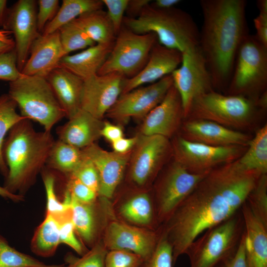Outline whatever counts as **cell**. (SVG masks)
I'll return each mask as SVG.
<instances>
[{
    "label": "cell",
    "instance_id": "4",
    "mask_svg": "<svg viewBox=\"0 0 267 267\" xmlns=\"http://www.w3.org/2000/svg\"><path fill=\"white\" fill-rule=\"evenodd\" d=\"M123 25L137 34L153 33L159 44L181 53L198 46L199 30L193 17L176 7L162 9L149 4L137 17L125 16Z\"/></svg>",
    "mask_w": 267,
    "mask_h": 267
},
{
    "label": "cell",
    "instance_id": "20",
    "mask_svg": "<svg viewBox=\"0 0 267 267\" xmlns=\"http://www.w3.org/2000/svg\"><path fill=\"white\" fill-rule=\"evenodd\" d=\"M184 119L181 100L173 85L162 101L143 119L139 134L170 139L176 135Z\"/></svg>",
    "mask_w": 267,
    "mask_h": 267
},
{
    "label": "cell",
    "instance_id": "35",
    "mask_svg": "<svg viewBox=\"0 0 267 267\" xmlns=\"http://www.w3.org/2000/svg\"><path fill=\"white\" fill-rule=\"evenodd\" d=\"M0 267H67V266L45 264L11 247L0 235Z\"/></svg>",
    "mask_w": 267,
    "mask_h": 267
},
{
    "label": "cell",
    "instance_id": "9",
    "mask_svg": "<svg viewBox=\"0 0 267 267\" xmlns=\"http://www.w3.org/2000/svg\"><path fill=\"white\" fill-rule=\"evenodd\" d=\"M157 43L154 34H137L123 25L97 74L116 73L127 79L134 77L145 66L150 51Z\"/></svg>",
    "mask_w": 267,
    "mask_h": 267
},
{
    "label": "cell",
    "instance_id": "42",
    "mask_svg": "<svg viewBox=\"0 0 267 267\" xmlns=\"http://www.w3.org/2000/svg\"><path fill=\"white\" fill-rule=\"evenodd\" d=\"M69 175L77 178L98 194L100 178L98 171L92 161L84 154L79 164Z\"/></svg>",
    "mask_w": 267,
    "mask_h": 267
},
{
    "label": "cell",
    "instance_id": "43",
    "mask_svg": "<svg viewBox=\"0 0 267 267\" xmlns=\"http://www.w3.org/2000/svg\"><path fill=\"white\" fill-rule=\"evenodd\" d=\"M143 259L135 253L121 250L108 251L105 267H138Z\"/></svg>",
    "mask_w": 267,
    "mask_h": 267
},
{
    "label": "cell",
    "instance_id": "7",
    "mask_svg": "<svg viewBox=\"0 0 267 267\" xmlns=\"http://www.w3.org/2000/svg\"><path fill=\"white\" fill-rule=\"evenodd\" d=\"M263 111L254 100L212 90L193 101L185 119L206 120L237 130L248 127Z\"/></svg>",
    "mask_w": 267,
    "mask_h": 267
},
{
    "label": "cell",
    "instance_id": "58",
    "mask_svg": "<svg viewBox=\"0 0 267 267\" xmlns=\"http://www.w3.org/2000/svg\"><path fill=\"white\" fill-rule=\"evenodd\" d=\"M224 265V264H223ZM223 265H222L221 266L219 267H224V266Z\"/></svg>",
    "mask_w": 267,
    "mask_h": 267
},
{
    "label": "cell",
    "instance_id": "10",
    "mask_svg": "<svg viewBox=\"0 0 267 267\" xmlns=\"http://www.w3.org/2000/svg\"><path fill=\"white\" fill-rule=\"evenodd\" d=\"M127 169L129 186L151 189L158 175L172 156L169 139L159 135L138 134Z\"/></svg>",
    "mask_w": 267,
    "mask_h": 267
},
{
    "label": "cell",
    "instance_id": "49",
    "mask_svg": "<svg viewBox=\"0 0 267 267\" xmlns=\"http://www.w3.org/2000/svg\"><path fill=\"white\" fill-rule=\"evenodd\" d=\"M223 266L224 267H247L244 230L236 252L224 263Z\"/></svg>",
    "mask_w": 267,
    "mask_h": 267
},
{
    "label": "cell",
    "instance_id": "23",
    "mask_svg": "<svg viewBox=\"0 0 267 267\" xmlns=\"http://www.w3.org/2000/svg\"><path fill=\"white\" fill-rule=\"evenodd\" d=\"M182 53L157 43L152 48L148 61L142 70L134 77L125 79L122 94L135 88L154 83L171 74L180 65Z\"/></svg>",
    "mask_w": 267,
    "mask_h": 267
},
{
    "label": "cell",
    "instance_id": "31",
    "mask_svg": "<svg viewBox=\"0 0 267 267\" xmlns=\"http://www.w3.org/2000/svg\"><path fill=\"white\" fill-rule=\"evenodd\" d=\"M60 243L58 220L54 216L46 213L44 220L33 235L31 250L37 255L49 257L54 255Z\"/></svg>",
    "mask_w": 267,
    "mask_h": 267
},
{
    "label": "cell",
    "instance_id": "53",
    "mask_svg": "<svg viewBox=\"0 0 267 267\" xmlns=\"http://www.w3.org/2000/svg\"><path fill=\"white\" fill-rule=\"evenodd\" d=\"M181 2L179 0H156L150 2V5L153 7L162 9H169Z\"/></svg>",
    "mask_w": 267,
    "mask_h": 267
},
{
    "label": "cell",
    "instance_id": "27",
    "mask_svg": "<svg viewBox=\"0 0 267 267\" xmlns=\"http://www.w3.org/2000/svg\"><path fill=\"white\" fill-rule=\"evenodd\" d=\"M240 211L244 224L247 267H267V226L246 202Z\"/></svg>",
    "mask_w": 267,
    "mask_h": 267
},
{
    "label": "cell",
    "instance_id": "15",
    "mask_svg": "<svg viewBox=\"0 0 267 267\" xmlns=\"http://www.w3.org/2000/svg\"><path fill=\"white\" fill-rule=\"evenodd\" d=\"M161 233L156 230L131 225L116 219L108 220L102 236V242L108 251L121 250L148 258L154 251Z\"/></svg>",
    "mask_w": 267,
    "mask_h": 267
},
{
    "label": "cell",
    "instance_id": "41",
    "mask_svg": "<svg viewBox=\"0 0 267 267\" xmlns=\"http://www.w3.org/2000/svg\"><path fill=\"white\" fill-rule=\"evenodd\" d=\"M173 266L172 246L161 230L159 241L153 253L148 258L143 260L138 267H173Z\"/></svg>",
    "mask_w": 267,
    "mask_h": 267
},
{
    "label": "cell",
    "instance_id": "57",
    "mask_svg": "<svg viewBox=\"0 0 267 267\" xmlns=\"http://www.w3.org/2000/svg\"><path fill=\"white\" fill-rule=\"evenodd\" d=\"M11 32L9 31L3 29L0 30V40L7 41L13 40L11 37Z\"/></svg>",
    "mask_w": 267,
    "mask_h": 267
},
{
    "label": "cell",
    "instance_id": "45",
    "mask_svg": "<svg viewBox=\"0 0 267 267\" xmlns=\"http://www.w3.org/2000/svg\"><path fill=\"white\" fill-rule=\"evenodd\" d=\"M107 7V15L111 21L116 36L123 26L124 14L129 0H102Z\"/></svg>",
    "mask_w": 267,
    "mask_h": 267
},
{
    "label": "cell",
    "instance_id": "51",
    "mask_svg": "<svg viewBox=\"0 0 267 267\" xmlns=\"http://www.w3.org/2000/svg\"><path fill=\"white\" fill-rule=\"evenodd\" d=\"M138 135L133 137H122L111 143L113 151L120 154H126L132 151L135 145Z\"/></svg>",
    "mask_w": 267,
    "mask_h": 267
},
{
    "label": "cell",
    "instance_id": "34",
    "mask_svg": "<svg viewBox=\"0 0 267 267\" xmlns=\"http://www.w3.org/2000/svg\"><path fill=\"white\" fill-rule=\"evenodd\" d=\"M17 107L16 103L8 93L0 96V170L5 178L8 174V169L2 152L5 135L15 124L27 119L17 113Z\"/></svg>",
    "mask_w": 267,
    "mask_h": 267
},
{
    "label": "cell",
    "instance_id": "5",
    "mask_svg": "<svg viewBox=\"0 0 267 267\" xmlns=\"http://www.w3.org/2000/svg\"><path fill=\"white\" fill-rule=\"evenodd\" d=\"M8 95L16 103L23 117L36 121L51 132L65 113L46 79L23 75L9 83Z\"/></svg>",
    "mask_w": 267,
    "mask_h": 267
},
{
    "label": "cell",
    "instance_id": "21",
    "mask_svg": "<svg viewBox=\"0 0 267 267\" xmlns=\"http://www.w3.org/2000/svg\"><path fill=\"white\" fill-rule=\"evenodd\" d=\"M82 150L98 171L100 178L98 196L111 200L125 175L131 152L120 154L108 151L95 143Z\"/></svg>",
    "mask_w": 267,
    "mask_h": 267
},
{
    "label": "cell",
    "instance_id": "12",
    "mask_svg": "<svg viewBox=\"0 0 267 267\" xmlns=\"http://www.w3.org/2000/svg\"><path fill=\"white\" fill-rule=\"evenodd\" d=\"M172 156L187 170L194 174H203L237 160L247 147L214 146L187 140L179 134L171 141Z\"/></svg>",
    "mask_w": 267,
    "mask_h": 267
},
{
    "label": "cell",
    "instance_id": "54",
    "mask_svg": "<svg viewBox=\"0 0 267 267\" xmlns=\"http://www.w3.org/2000/svg\"><path fill=\"white\" fill-rule=\"evenodd\" d=\"M0 196L12 200L13 201H19L23 200V196L20 194L13 193L4 187L0 186Z\"/></svg>",
    "mask_w": 267,
    "mask_h": 267
},
{
    "label": "cell",
    "instance_id": "1",
    "mask_svg": "<svg viewBox=\"0 0 267 267\" xmlns=\"http://www.w3.org/2000/svg\"><path fill=\"white\" fill-rule=\"evenodd\" d=\"M262 174L238 159L209 172L160 227L173 250V264L208 229L228 220L246 201Z\"/></svg>",
    "mask_w": 267,
    "mask_h": 267
},
{
    "label": "cell",
    "instance_id": "56",
    "mask_svg": "<svg viewBox=\"0 0 267 267\" xmlns=\"http://www.w3.org/2000/svg\"><path fill=\"white\" fill-rule=\"evenodd\" d=\"M15 48V43L13 40L10 41L0 40V53L7 51Z\"/></svg>",
    "mask_w": 267,
    "mask_h": 267
},
{
    "label": "cell",
    "instance_id": "13",
    "mask_svg": "<svg viewBox=\"0 0 267 267\" xmlns=\"http://www.w3.org/2000/svg\"><path fill=\"white\" fill-rule=\"evenodd\" d=\"M180 66L172 74L186 119L193 101L214 89L212 78L199 46L182 52ZM184 119V120H185Z\"/></svg>",
    "mask_w": 267,
    "mask_h": 267
},
{
    "label": "cell",
    "instance_id": "2",
    "mask_svg": "<svg viewBox=\"0 0 267 267\" xmlns=\"http://www.w3.org/2000/svg\"><path fill=\"white\" fill-rule=\"evenodd\" d=\"M199 48L215 90H226L238 49L249 34L245 0H201Z\"/></svg>",
    "mask_w": 267,
    "mask_h": 267
},
{
    "label": "cell",
    "instance_id": "16",
    "mask_svg": "<svg viewBox=\"0 0 267 267\" xmlns=\"http://www.w3.org/2000/svg\"><path fill=\"white\" fill-rule=\"evenodd\" d=\"M111 200L115 217L134 226L156 230L160 227L151 189L128 186Z\"/></svg>",
    "mask_w": 267,
    "mask_h": 267
},
{
    "label": "cell",
    "instance_id": "46",
    "mask_svg": "<svg viewBox=\"0 0 267 267\" xmlns=\"http://www.w3.org/2000/svg\"><path fill=\"white\" fill-rule=\"evenodd\" d=\"M39 10L37 13L38 32L42 34L46 26L55 16L59 9L58 0H39L37 1Z\"/></svg>",
    "mask_w": 267,
    "mask_h": 267
},
{
    "label": "cell",
    "instance_id": "37",
    "mask_svg": "<svg viewBox=\"0 0 267 267\" xmlns=\"http://www.w3.org/2000/svg\"><path fill=\"white\" fill-rule=\"evenodd\" d=\"M43 168V179L46 194V213L55 217H59L69 211L71 209V194L66 189L64 199L60 202L57 199L55 192V177Z\"/></svg>",
    "mask_w": 267,
    "mask_h": 267
},
{
    "label": "cell",
    "instance_id": "18",
    "mask_svg": "<svg viewBox=\"0 0 267 267\" xmlns=\"http://www.w3.org/2000/svg\"><path fill=\"white\" fill-rule=\"evenodd\" d=\"M37 4L35 0L16 1L8 8L3 28L14 36L17 67L21 72L28 58L32 44L40 34L37 24Z\"/></svg>",
    "mask_w": 267,
    "mask_h": 267
},
{
    "label": "cell",
    "instance_id": "55",
    "mask_svg": "<svg viewBox=\"0 0 267 267\" xmlns=\"http://www.w3.org/2000/svg\"><path fill=\"white\" fill-rule=\"evenodd\" d=\"M7 0H0V27L2 29L4 27L8 8L7 6Z\"/></svg>",
    "mask_w": 267,
    "mask_h": 267
},
{
    "label": "cell",
    "instance_id": "30",
    "mask_svg": "<svg viewBox=\"0 0 267 267\" xmlns=\"http://www.w3.org/2000/svg\"><path fill=\"white\" fill-rule=\"evenodd\" d=\"M103 6L102 0H63L57 13L46 25L42 34L55 32L82 14L102 9Z\"/></svg>",
    "mask_w": 267,
    "mask_h": 267
},
{
    "label": "cell",
    "instance_id": "36",
    "mask_svg": "<svg viewBox=\"0 0 267 267\" xmlns=\"http://www.w3.org/2000/svg\"><path fill=\"white\" fill-rule=\"evenodd\" d=\"M58 31L65 55L72 51L86 49L96 44L79 28L74 20L63 26Z\"/></svg>",
    "mask_w": 267,
    "mask_h": 267
},
{
    "label": "cell",
    "instance_id": "25",
    "mask_svg": "<svg viewBox=\"0 0 267 267\" xmlns=\"http://www.w3.org/2000/svg\"><path fill=\"white\" fill-rule=\"evenodd\" d=\"M68 120L56 128L58 139L82 149L101 137L103 122L87 111L80 109Z\"/></svg>",
    "mask_w": 267,
    "mask_h": 267
},
{
    "label": "cell",
    "instance_id": "39",
    "mask_svg": "<svg viewBox=\"0 0 267 267\" xmlns=\"http://www.w3.org/2000/svg\"><path fill=\"white\" fill-rule=\"evenodd\" d=\"M108 251L100 240L80 258L68 254L66 257L67 267H105Z\"/></svg>",
    "mask_w": 267,
    "mask_h": 267
},
{
    "label": "cell",
    "instance_id": "48",
    "mask_svg": "<svg viewBox=\"0 0 267 267\" xmlns=\"http://www.w3.org/2000/svg\"><path fill=\"white\" fill-rule=\"evenodd\" d=\"M257 6L259 13L254 19L256 31L255 36L260 43L267 47V0H257Z\"/></svg>",
    "mask_w": 267,
    "mask_h": 267
},
{
    "label": "cell",
    "instance_id": "6",
    "mask_svg": "<svg viewBox=\"0 0 267 267\" xmlns=\"http://www.w3.org/2000/svg\"><path fill=\"white\" fill-rule=\"evenodd\" d=\"M244 230L240 210L228 220L205 231L186 250L190 267H219L223 265L236 252Z\"/></svg>",
    "mask_w": 267,
    "mask_h": 267
},
{
    "label": "cell",
    "instance_id": "8",
    "mask_svg": "<svg viewBox=\"0 0 267 267\" xmlns=\"http://www.w3.org/2000/svg\"><path fill=\"white\" fill-rule=\"evenodd\" d=\"M267 87V47L249 34L238 49L226 94L256 101Z\"/></svg>",
    "mask_w": 267,
    "mask_h": 267
},
{
    "label": "cell",
    "instance_id": "28",
    "mask_svg": "<svg viewBox=\"0 0 267 267\" xmlns=\"http://www.w3.org/2000/svg\"><path fill=\"white\" fill-rule=\"evenodd\" d=\"M113 44H96L80 52L64 55L60 59L59 66L85 80L97 74L108 56Z\"/></svg>",
    "mask_w": 267,
    "mask_h": 267
},
{
    "label": "cell",
    "instance_id": "19",
    "mask_svg": "<svg viewBox=\"0 0 267 267\" xmlns=\"http://www.w3.org/2000/svg\"><path fill=\"white\" fill-rule=\"evenodd\" d=\"M125 79L112 73L96 74L84 80L81 109L102 120L122 94Z\"/></svg>",
    "mask_w": 267,
    "mask_h": 267
},
{
    "label": "cell",
    "instance_id": "50",
    "mask_svg": "<svg viewBox=\"0 0 267 267\" xmlns=\"http://www.w3.org/2000/svg\"><path fill=\"white\" fill-rule=\"evenodd\" d=\"M101 136L104 137L111 143L124 137L121 126L115 125L109 122H103L100 132Z\"/></svg>",
    "mask_w": 267,
    "mask_h": 267
},
{
    "label": "cell",
    "instance_id": "44",
    "mask_svg": "<svg viewBox=\"0 0 267 267\" xmlns=\"http://www.w3.org/2000/svg\"><path fill=\"white\" fill-rule=\"evenodd\" d=\"M15 48L0 53V80L13 82L23 76L17 67Z\"/></svg>",
    "mask_w": 267,
    "mask_h": 267
},
{
    "label": "cell",
    "instance_id": "17",
    "mask_svg": "<svg viewBox=\"0 0 267 267\" xmlns=\"http://www.w3.org/2000/svg\"><path fill=\"white\" fill-rule=\"evenodd\" d=\"M71 212L76 233L90 248L101 240L105 227L114 215L111 200L99 196L95 202L86 203L71 195Z\"/></svg>",
    "mask_w": 267,
    "mask_h": 267
},
{
    "label": "cell",
    "instance_id": "26",
    "mask_svg": "<svg viewBox=\"0 0 267 267\" xmlns=\"http://www.w3.org/2000/svg\"><path fill=\"white\" fill-rule=\"evenodd\" d=\"M45 78L69 119L81 109L84 80L60 66Z\"/></svg>",
    "mask_w": 267,
    "mask_h": 267
},
{
    "label": "cell",
    "instance_id": "3",
    "mask_svg": "<svg viewBox=\"0 0 267 267\" xmlns=\"http://www.w3.org/2000/svg\"><path fill=\"white\" fill-rule=\"evenodd\" d=\"M2 146V156L8 169L4 187L14 193L25 191L46 164L55 141L51 132H37L30 120L15 124Z\"/></svg>",
    "mask_w": 267,
    "mask_h": 267
},
{
    "label": "cell",
    "instance_id": "22",
    "mask_svg": "<svg viewBox=\"0 0 267 267\" xmlns=\"http://www.w3.org/2000/svg\"><path fill=\"white\" fill-rule=\"evenodd\" d=\"M178 134L191 141L214 146L247 147L251 139L247 134L218 123L202 119H185Z\"/></svg>",
    "mask_w": 267,
    "mask_h": 267
},
{
    "label": "cell",
    "instance_id": "40",
    "mask_svg": "<svg viewBox=\"0 0 267 267\" xmlns=\"http://www.w3.org/2000/svg\"><path fill=\"white\" fill-rule=\"evenodd\" d=\"M56 218L59 222L60 243L67 245L81 256L86 254L89 250L76 237L71 209L65 214Z\"/></svg>",
    "mask_w": 267,
    "mask_h": 267
},
{
    "label": "cell",
    "instance_id": "11",
    "mask_svg": "<svg viewBox=\"0 0 267 267\" xmlns=\"http://www.w3.org/2000/svg\"><path fill=\"white\" fill-rule=\"evenodd\" d=\"M208 173H190L174 160L163 168L152 186L160 226L170 218Z\"/></svg>",
    "mask_w": 267,
    "mask_h": 267
},
{
    "label": "cell",
    "instance_id": "32",
    "mask_svg": "<svg viewBox=\"0 0 267 267\" xmlns=\"http://www.w3.org/2000/svg\"><path fill=\"white\" fill-rule=\"evenodd\" d=\"M238 161L247 169L256 171L262 175L267 174V124L256 131Z\"/></svg>",
    "mask_w": 267,
    "mask_h": 267
},
{
    "label": "cell",
    "instance_id": "52",
    "mask_svg": "<svg viewBox=\"0 0 267 267\" xmlns=\"http://www.w3.org/2000/svg\"><path fill=\"white\" fill-rule=\"evenodd\" d=\"M151 1L150 0H129L126 11V16L133 18L137 17Z\"/></svg>",
    "mask_w": 267,
    "mask_h": 267
},
{
    "label": "cell",
    "instance_id": "24",
    "mask_svg": "<svg viewBox=\"0 0 267 267\" xmlns=\"http://www.w3.org/2000/svg\"><path fill=\"white\" fill-rule=\"evenodd\" d=\"M64 55L58 30L46 35L40 34L31 44L21 73L26 76L46 78L59 66Z\"/></svg>",
    "mask_w": 267,
    "mask_h": 267
},
{
    "label": "cell",
    "instance_id": "47",
    "mask_svg": "<svg viewBox=\"0 0 267 267\" xmlns=\"http://www.w3.org/2000/svg\"><path fill=\"white\" fill-rule=\"evenodd\" d=\"M67 176V190L75 199L86 203H93L98 199L97 193L73 177Z\"/></svg>",
    "mask_w": 267,
    "mask_h": 267
},
{
    "label": "cell",
    "instance_id": "14",
    "mask_svg": "<svg viewBox=\"0 0 267 267\" xmlns=\"http://www.w3.org/2000/svg\"><path fill=\"white\" fill-rule=\"evenodd\" d=\"M173 85L170 74L154 83L121 94L105 116L120 123L132 118L143 119L162 101Z\"/></svg>",
    "mask_w": 267,
    "mask_h": 267
},
{
    "label": "cell",
    "instance_id": "29",
    "mask_svg": "<svg viewBox=\"0 0 267 267\" xmlns=\"http://www.w3.org/2000/svg\"><path fill=\"white\" fill-rule=\"evenodd\" d=\"M76 24L96 44H110L116 35L106 11L102 9L82 14L74 19Z\"/></svg>",
    "mask_w": 267,
    "mask_h": 267
},
{
    "label": "cell",
    "instance_id": "33",
    "mask_svg": "<svg viewBox=\"0 0 267 267\" xmlns=\"http://www.w3.org/2000/svg\"><path fill=\"white\" fill-rule=\"evenodd\" d=\"M83 157L81 149L58 139L50 149L45 165L49 169L68 176L76 168Z\"/></svg>",
    "mask_w": 267,
    "mask_h": 267
},
{
    "label": "cell",
    "instance_id": "38",
    "mask_svg": "<svg viewBox=\"0 0 267 267\" xmlns=\"http://www.w3.org/2000/svg\"><path fill=\"white\" fill-rule=\"evenodd\" d=\"M246 202L253 213L267 226V174L261 176Z\"/></svg>",
    "mask_w": 267,
    "mask_h": 267
}]
</instances>
